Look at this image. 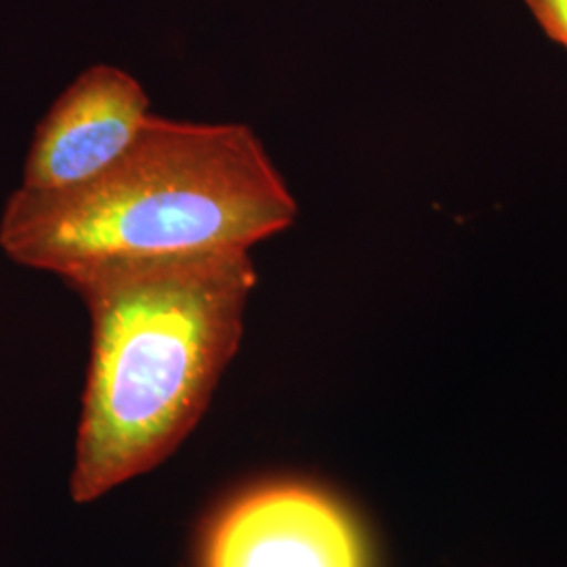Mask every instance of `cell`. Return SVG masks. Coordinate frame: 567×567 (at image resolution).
I'll return each mask as SVG.
<instances>
[{
    "label": "cell",
    "instance_id": "6da1fadb",
    "mask_svg": "<svg viewBox=\"0 0 567 567\" xmlns=\"http://www.w3.org/2000/svg\"><path fill=\"white\" fill-rule=\"evenodd\" d=\"M91 316L70 492L100 501L161 465L203 419L257 286L250 250L91 265L65 278Z\"/></svg>",
    "mask_w": 567,
    "mask_h": 567
},
{
    "label": "cell",
    "instance_id": "5b68a950",
    "mask_svg": "<svg viewBox=\"0 0 567 567\" xmlns=\"http://www.w3.org/2000/svg\"><path fill=\"white\" fill-rule=\"evenodd\" d=\"M548 39L567 51V0H524Z\"/></svg>",
    "mask_w": 567,
    "mask_h": 567
},
{
    "label": "cell",
    "instance_id": "7a4b0ae2",
    "mask_svg": "<svg viewBox=\"0 0 567 567\" xmlns=\"http://www.w3.org/2000/svg\"><path fill=\"white\" fill-rule=\"evenodd\" d=\"M297 213L250 126L152 114L95 177L47 192L18 187L0 215V248L13 264L65 280L107 261L250 250Z\"/></svg>",
    "mask_w": 567,
    "mask_h": 567
},
{
    "label": "cell",
    "instance_id": "277c9868",
    "mask_svg": "<svg viewBox=\"0 0 567 567\" xmlns=\"http://www.w3.org/2000/svg\"><path fill=\"white\" fill-rule=\"evenodd\" d=\"M152 116L142 82L116 65H91L39 122L21 187L61 189L102 173Z\"/></svg>",
    "mask_w": 567,
    "mask_h": 567
},
{
    "label": "cell",
    "instance_id": "3957f363",
    "mask_svg": "<svg viewBox=\"0 0 567 567\" xmlns=\"http://www.w3.org/2000/svg\"><path fill=\"white\" fill-rule=\"evenodd\" d=\"M203 567H368L351 515L316 487L248 489L208 527Z\"/></svg>",
    "mask_w": 567,
    "mask_h": 567
}]
</instances>
